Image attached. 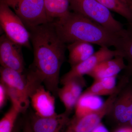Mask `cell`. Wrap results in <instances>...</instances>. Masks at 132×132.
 <instances>
[{
  "label": "cell",
  "mask_w": 132,
  "mask_h": 132,
  "mask_svg": "<svg viewBox=\"0 0 132 132\" xmlns=\"http://www.w3.org/2000/svg\"><path fill=\"white\" fill-rule=\"evenodd\" d=\"M34 50V60L28 73L57 96L61 68L67 46L60 38L52 22L29 30Z\"/></svg>",
  "instance_id": "obj_1"
},
{
  "label": "cell",
  "mask_w": 132,
  "mask_h": 132,
  "mask_svg": "<svg viewBox=\"0 0 132 132\" xmlns=\"http://www.w3.org/2000/svg\"><path fill=\"white\" fill-rule=\"evenodd\" d=\"M52 23L66 44L83 42L101 47H114L120 34L112 32L100 24L73 12Z\"/></svg>",
  "instance_id": "obj_2"
},
{
  "label": "cell",
  "mask_w": 132,
  "mask_h": 132,
  "mask_svg": "<svg viewBox=\"0 0 132 132\" xmlns=\"http://www.w3.org/2000/svg\"><path fill=\"white\" fill-rule=\"evenodd\" d=\"M71 11L79 14L115 33L124 29L123 24L116 20L111 11L98 0H69Z\"/></svg>",
  "instance_id": "obj_3"
},
{
  "label": "cell",
  "mask_w": 132,
  "mask_h": 132,
  "mask_svg": "<svg viewBox=\"0 0 132 132\" xmlns=\"http://www.w3.org/2000/svg\"><path fill=\"white\" fill-rule=\"evenodd\" d=\"M21 19L28 30L48 23L44 0H0Z\"/></svg>",
  "instance_id": "obj_4"
},
{
  "label": "cell",
  "mask_w": 132,
  "mask_h": 132,
  "mask_svg": "<svg viewBox=\"0 0 132 132\" xmlns=\"http://www.w3.org/2000/svg\"><path fill=\"white\" fill-rule=\"evenodd\" d=\"M0 24L8 38L21 46L30 47L29 31L21 19L10 7L0 2Z\"/></svg>",
  "instance_id": "obj_5"
},
{
  "label": "cell",
  "mask_w": 132,
  "mask_h": 132,
  "mask_svg": "<svg viewBox=\"0 0 132 132\" xmlns=\"http://www.w3.org/2000/svg\"><path fill=\"white\" fill-rule=\"evenodd\" d=\"M118 55V52L116 50H112L109 47H101L85 61L71 67V70L62 77L60 82L63 85L71 79L82 77L85 75L88 74L101 62L113 59Z\"/></svg>",
  "instance_id": "obj_6"
},
{
  "label": "cell",
  "mask_w": 132,
  "mask_h": 132,
  "mask_svg": "<svg viewBox=\"0 0 132 132\" xmlns=\"http://www.w3.org/2000/svg\"><path fill=\"white\" fill-rule=\"evenodd\" d=\"M20 45L12 41L5 34L0 38V63L3 67L23 73L24 62Z\"/></svg>",
  "instance_id": "obj_7"
},
{
  "label": "cell",
  "mask_w": 132,
  "mask_h": 132,
  "mask_svg": "<svg viewBox=\"0 0 132 132\" xmlns=\"http://www.w3.org/2000/svg\"><path fill=\"white\" fill-rule=\"evenodd\" d=\"M35 114L41 117H49L57 114L55 111V97L42 85L33 88L29 96Z\"/></svg>",
  "instance_id": "obj_8"
},
{
  "label": "cell",
  "mask_w": 132,
  "mask_h": 132,
  "mask_svg": "<svg viewBox=\"0 0 132 132\" xmlns=\"http://www.w3.org/2000/svg\"><path fill=\"white\" fill-rule=\"evenodd\" d=\"M110 113L120 123L128 124L132 117V78L119 92Z\"/></svg>",
  "instance_id": "obj_9"
},
{
  "label": "cell",
  "mask_w": 132,
  "mask_h": 132,
  "mask_svg": "<svg viewBox=\"0 0 132 132\" xmlns=\"http://www.w3.org/2000/svg\"><path fill=\"white\" fill-rule=\"evenodd\" d=\"M70 114L65 112L49 117H41L32 114L30 122L34 132H61L64 126L69 124Z\"/></svg>",
  "instance_id": "obj_10"
},
{
  "label": "cell",
  "mask_w": 132,
  "mask_h": 132,
  "mask_svg": "<svg viewBox=\"0 0 132 132\" xmlns=\"http://www.w3.org/2000/svg\"><path fill=\"white\" fill-rule=\"evenodd\" d=\"M10 69L1 67V82L29 100L30 87L27 75Z\"/></svg>",
  "instance_id": "obj_11"
},
{
  "label": "cell",
  "mask_w": 132,
  "mask_h": 132,
  "mask_svg": "<svg viewBox=\"0 0 132 132\" xmlns=\"http://www.w3.org/2000/svg\"><path fill=\"white\" fill-rule=\"evenodd\" d=\"M114 47L118 55L127 62L124 75L132 78V24L122 30Z\"/></svg>",
  "instance_id": "obj_12"
},
{
  "label": "cell",
  "mask_w": 132,
  "mask_h": 132,
  "mask_svg": "<svg viewBox=\"0 0 132 132\" xmlns=\"http://www.w3.org/2000/svg\"><path fill=\"white\" fill-rule=\"evenodd\" d=\"M116 76L94 80L93 84L84 93L98 96H110L120 90L129 79L128 77L124 75L121 78L120 83L116 86Z\"/></svg>",
  "instance_id": "obj_13"
},
{
  "label": "cell",
  "mask_w": 132,
  "mask_h": 132,
  "mask_svg": "<svg viewBox=\"0 0 132 132\" xmlns=\"http://www.w3.org/2000/svg\"><path fill=\"white\" fill-rule=\"evenodd\" d=\"M126 67L125 60L118 55L98 64L87 75L94 80L117 76L120 72L125 70Z\"/></svg>",
  "instance_id": "obj_14"
},
{
  "label": "cell",
  "mask_w": 132,
  "mask_h": 132,
  "mask_svg": "<svg viewBox=\"0 0 132 132\" xmlns=\"http://www.w3.org/2000/svg\"><path fill=\"white\" fill-rule=\"evenodd\" d=\"M104 103L99 96L83 92L76 102L74 118L79 119L97 111L102 106Z\"/></svg>",
  "instance_id": "obj_15"
},
{
  "label": "cell",
  "mask_w": 132,
  "mask_h": 132,
  "mask_svg": "<svg viewBox=\"0 0 132 132\" xmlns=\"http://www.w3.org/2000/svg\"><path fill=\"white\" fill-rule=\"evenodd\" d=\"M69 52L68 62L71 67L81 63L95 53L92 44L83 42H76L67 46Z\"/></svg>",
  "instance_id": "obj_16"
},
{
  "label": "cell",
  "mask_w": 132,
  "mask_h": 132,
  "mask_svg": "<svg viewBox=\"0 0 132 132\" xmlns=\"http://www.w3.org/2000/svg\"><path fill=\"white\" fill-rule=\"evenodd\" d=\"M45 12L49 22H52L71 12L69 0H44Z\"/></svg>",
  "instance_id": "obj_17"
},
{
  "label": "cell",
  "mask_w": 132,
  "mask_h": 132,
  "mask_svg": "<svg viewBox=\"0 0 132 132\" xmlns=\"http://www.w3.org/2000/svg\"><path fill=\"white\" fill-rule=\"evenodd\" d=\"M110 11L117 13L132 24V10L121 0H98Z\"/></svg>",
  "instance_id": "obj_18"
},
{
  "label": "cell",
  "mask_w": 132,
  "mask_h": 132,
  "mask_svg": "<svg viewBox=\"0 0 132 132\" xmlns=\"http://www.w3.org/2000/svg\"><path fill=\"white\" fill-rule=\"evenodd\" d=\"M21 113L19 109L12 105L0 121V132H13L16 119Z\"/></svg>",
  "instance_id": "obj_19"
},
{
  "label": "cell",
  "mask_w": 132,
  "mask_h": 132,
  "mask_svg": "<svg viewBox=\"0 0 132 132\" xmlns=\"http://www.w3.org/2000/svg\"><path fill=\"white\" fill-rule=\"evenodd\" d=\"M57 96L64 104L65 108V112L70 114L74 109L78 100L67 85H64L61 88H59Z\"/></svg>",
  "instance_id": "obj_20"
},
{
  "label": "cell",
  "mask_w": 132,
  "mask_h": 132,
  "mask_svg": "<svg viewBox=\"0 0 132 132\" xmlns=\"http://www.w3.org/2000/svg\"><path fill=\"white\" fill-rule=\"evenodd\" d=\"M64 85L67 86L77 100L82 94V88L86 86L83 77L73 78L67 81Z\"/></svg>",
  "instance_id": "obj_21"
},
{
  "label": "cell",
  "mask_w": 132,
  "mask_h": 132,
  "mask_svg": "<svg viewBox=\"0 0 132 132\" xmlns=\"http://www.w3.org/2000/svg\"><path fill=\"white\" fill-rule=\"evenodd\" d=\"M8 98L7 91L6 86L2 82L0 84V108L4 106Z\"/></svg>",
  "instance_id": "obj_22"
},
{
  "label": "cell",
  "mask_w": 132,
  "mask_h": 132,
  "mask_svg": "<svg viewBox=\"0 0 132 132\" xmlns=\"http://www.w3.org/2000/svg\"><path fill=\"white\" fill-rule=\"evenodd\" d=\"M91 132H109L107 128L102 123H101Z\"/></svg>",
  "instance_id": "obj_23"
},
{
  "label": "cell",
  "mask_w": 132,
  "mask_h": 132,
  "mask_svg": "<svg viewBox=\"0 0 132 132\" xmlns=\"http://www.w3.org/2000/svg\"><path fill=\"white\" fill-rule=\"evenodd\" d=\"M114 132H132V127L128 125H124Z\"/></svg>",
  "instance_id": "obj_24"
},
{
  "label": "cell",
  "mask_w": 132,
  "mask_h": 132,
  "mask_svg": "<svg viewBox=\"0 0 132 132\" xmlns=\"http://www.w3.org/2000/svg\"><path fill=\"white\" fill-rule=\"evenodd\" d=\"M23 132H34L31 128L29 121L26 122L24 125Z\"/></svg>",
  "instance_id": "obj_25"
},
{
  "label": "cell",
  "mask_w": 132,
  "mask_h": 132,
  "mask_svg": "<svg viewBox=\"0 0 132 132\" xmlns=\"http://www.w3.org/2000/svg\"><path fill=\"white\" fill-rule=\"evenodd\" d=\"M132 10V0H121Z\"/></svg>",
  "instance_id": "obj_26"
},
{
  "label": "cell",
  "mask_w": 132,
  "mask_h": 132,
  "mask_svg": "<svg viewBox=\"0 0 132 132\" xmlns=\"http://www.w3.org/2000/svg\"><path fill=\"white\" fill-rule=\"evenodd\" d=\"M127 125L130 126V127H132V118H131V119H130L129 122H128V124H127Z\"/></svg>",
  "instance_id": "obj_27"
},
{
  "label": "cell",
  "mask_w": 132,
  "mask_h": 132,
  "mask_svg": "<svg viewBox=\"0 0 132 132\" xmlns=\"http://www.w3.org/2000/svg\"><path fill=\"white\" fill-rule=\"evenodd\" d=\"M13 132H20L19 128L15 127Z\"/></svg>",
  "instance_id": "obj_28"
}]
</instances>
